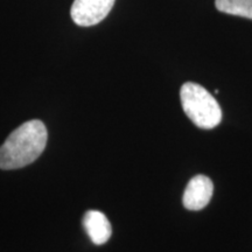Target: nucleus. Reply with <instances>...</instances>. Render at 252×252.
Returning <instances> with one entry per match:
<instances>
[{
    "label": "nucleus",
    "instance_id": "obj_1",
    "mask_svg": "<svg viewBox=\"0 0 252 252\" xmlns=\"http://www.w3.org/2000/svg\"><path fill=\"white\" fill-rule=\"evenodd\" d=\"M48 133L45 124L34 119L24 123L8 135L0 147V168H23L31 165L46 149Z\"/></svg>",
    "mask_w": 252,
    "mask_h": 252
},
{
    "label": "nucleus",
    "instance_id": "obj_2",
    "mask_svg": "<svg viewBox=\"0 0 252 252\" xmlns=\"http://www.w3.org/2000/svg\"><path fill=\"white\" fill-rule=\"evenodd\" d=\"M180 98L186 116L197 127L210 130L222 121V110L215 97L200 84L185 83L181 87Z\"/></svg>",
    "mask_w": 252,
    "mask_h": 252
},
{
    "label": "nucleus",
    "instance_id": "obj_3",
    "mask_svg": "<svg viewBox=\"0 0 252 252\" xmlns=\"http://www.w3.org/2000/svg\"><path fill=\"white\" fill-rule=\"evenodd\" d=\"M116 0H74L70 15L72 21L81 27L99 24L110 13Z\"/></svg>",
    "mask_w": 252,
    "mask_h": 252
},
{
    "label": "nucleus",
    "instance_id": "obj_4",
    "mask_svg": "<svg viewBox=\"0 0 252 252\" xmlns=\"http://www.w3.org/2000/svg\"><path fill=\"white\" fill-rule=\"evenodd\" d=\"M214 185L208 176L196 175L189 180L185 189L182 203L188 210H201L208 206L213 197Z\"/></svg>",
    "mask_w": 252,
    "mask_h": 252
},
{
    "label": "nucleus",
    "instance_id": "obj_5",
    "mask_svg": "<svg viewBox=\"0 0 252 252\" xmlns=\"http://www.w3.org/2000/svg\"><path fill=\"white\" fill-rule=\"evenodd\" d=\"M83 225L94 244L103 245L111 237V224L106 216L98 210L87 212L83 217Z\"/></svg>",
    "mask_w": 252,
    "mask_h": 252
},
{
    "label": "nucleus",
    "instance_id": "obj_6",
    "mask_svg": "<svg viewBox=\"0 0 252 252\" xmlns=\"http://www.w3.org/2000/svg\"><path fill=\"white\" fill-rule=\"evenodd\" d=\"M215 5L223 13L252 20V0H216Z\"/></svg>",
    "mask_w": 252,
    "mask_h": 252
}]
</instances>
